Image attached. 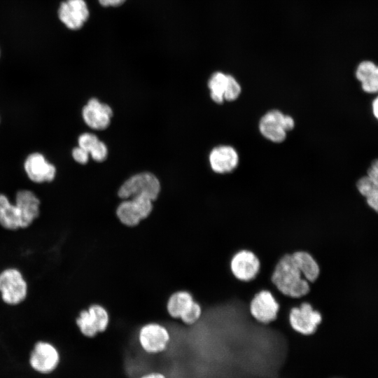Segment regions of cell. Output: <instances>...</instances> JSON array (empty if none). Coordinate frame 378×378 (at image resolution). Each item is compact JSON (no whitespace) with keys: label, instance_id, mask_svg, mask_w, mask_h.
<instances>
[{"label":"cell","instance_id":"603a6c76","mask_svg":"<svg viewBox=\"0 0 378 378\" xmlns=\"http://www.w3.org/2000/svg\"><path fill=\"white\" fill-rule=\"evenodd\" d=\"M202 309L200 303L195 301L191 307L180 317L186 325H194L201 318Z\"/></svg>","mask_w":378,"mask_h":378},{"label":"cell","instance_id":"cb8c5ba5","mask_svg":"<svg viewBox=\"0 0 378 378\" xmlns=\"http://www.w3.org/2000/svg\"><path fill=\"white\" fill-rule=\"evenodd\" d=\"M360 87L367 94H378V66L360 83Z\"/></svg>","mask_w":378,"mask_h":378},{"label":"cell","instance_id":"ac0fdd59","mask_svg":"<svg viewBox=\"0 0 378 378\" xmlns=\"http://www.w3.org/2000/svg\"><path fill=\"white\" fill-rule=\"evenodd\" d=\"M0 226L8 231L22 230V216L19 207L2 193H0Z\"/></svg>","mask_w":378,"mask_h":378},{"label":"cell","instance_id":"83f0119b","mask_svg":"<svg viewBox=\"0 0 378 378\" xmlns=\"http://www.w3.org/2000/svg\"><path fill=\"white\" fill-rule=\"evenodd\" d=\"M89 153L80 147L74 148L72 156L75 161L80 164H85L88 161Z\"/></svg>","mask_w":378,"mask_h":378},{"label":"cell","instance_id":"8992f818","mask_svg":"<svg viewBox=\"0 0 378 378\" xmlns=\"http://www.w3.org/2000/svg\"><path fill=\"white\" fill-rule=\"evenodd\" d=\"M321 321V313L307 302L292 307L289 313V323L292 329L302 335H313Z\"/></svg>","mask_w":378,"mask_h":378},{"label":"cell","instance_id":"5bb4252c","mask_svg":"<svg viewBox=\"0 0 378 378\" xmlns=\"http://www.w3.org/2000/svg\"><path fill=\"white\" fill-rule=\"evenodd\" d=\"M356 186L368 205L378 214V158L371 162L367 174L360 178Z\"/></svg>","mask_w":378,"mask_h":378},{"label":"cell","instance_id":"3957f363","mask_svg":"<svg viewBox=\"0 0 378 378\" xmlns=\"http://www.w3.org/2000/svg\"><path fill=\"white\" fill-rule=\"evenodd\" d=\"M160 191V183L157 177L151 173L144 172L127 179L119 188L118 196L127 200L144 195L154 201Z\"/></svg>","mask_w":378,"mask_h":378},{"label":"cell","instance_id":"4fadbf2b","mask_svg":"<svg viewBox=\"0 0 378 378\" xmlns=\"http://www.w3.org/2000/svg\"><path fill=\"white\" fill-rule=\"evenodd\" d=\"M14 202L21 212L22 230L29 228L40 216L39 198L29 190H20L17 192Z\"/></svg>","mask_w":378,"mask_h":378},{"label":"cell","instance_id":"277c9868","mask_svg":"<svg viewBox=\"0 0 378 378\" xmlns=\"http://www.w3.org/2000/svg\"><path fill=\"white\" fill-rule=\"evenodd\" d=\"M153 200L144 195L127 199L118 206L116 214L125 225L133 227L147 218L153 209Z\"/></svg>","mask_w":378,"mask_h":378},{"label":"cell","instance_id":"f546056e","mask_svg":"<svg viewBox=\"0 0 378 378\" xmlns=\"http://www.w3.org/2000/svg\"><path fill=\"white\" fill-rule=\"evenodd\" d=\"M371 109L373 116L378 121V94L372 101Z\"/></svg>","mask_w":378,"mask_h":378},{"label":"cell","instance_id":"4dcf8cb0","mask_svg":"<svg viewBox=\"0 0 378 378\" xmlns=\"http://www.w3.org/2000/svg\"><path fill=\"white\" fill-rule=\"evenodd\" d=\"M139 378H167V377L160 372H150L141 375Z\"/></svg>","mask_w":378,"mask_h":378},{"label":"cell","instance_id":"f1b7e54d","mask_svg":"<svg viewBox=\"0 0 378 378\" xmlns=\"http://www.w3.org/2000/svg\"><path fill=\"white\" fill-rule=\"evenodd\" d=\"M295 126V122L292 117L285 115L284 127L286 132L290 131L293 129Z\"/></svg>","mask_w":378,"mask_h":378},{"label":"cell","instance_id":"d6a6232c","mask_svg":"<svg viewBox=\"0 0 378 378\" xmlns=\"http://www.w3.org/2000/svg\"><path fill=\"white\" fill-rule=\"evenodd\" d=\"M335 378H337V377H335Z\"/></svg>","mask_w":378,"mask_h":378},{"label":"cell","instance_id":"ba28073f","mask_svg":"<svg viewBox=\"0 0 378 378\" xmlns=\"http://www.w3.org/2000/svg\"><path fill=\"white\" fill-rule=\"evenodd\" d=\"M59 361L60 355L57 349L47 341L36 342L29 356L30 366L41 374L53 372L57 368Z\"/></svg>","mask_w":378,"mask_h":378},{"label":"cell","instance_id":"7402d4cb","mask_svg":"<svg viewBox=\"0 0 378 378\" xmlns=\"http://www.w3.org/2000/svg\"><path fill=\"white\" fill-rule=\"evenodd\" d=\"M241 88L236 78L227 74V80L224 91V99L227 101L236 100L241 94Z\"/></svg>","mask_w":378,"mask_h":378},{"label":"cell","instance_id":"9c48e42d","mask_svg":"<svg viewBox=\"0 0 378 378\" xmlns=\"http://www.w3.org/2000/svg\"><path fill=\"white\" fill-rule=\"evenodd\" d=\"M279 304L273 294L267 290H262L252 298L249 311L251 316L259 323L267 324L276 318Z\"/></svg>","mask_w":378,"mask_h":378},{"label":"cell","instance_id":"2e32d148","mask_svg":"<svg viewBox=\"0 0 378 378\" xmlns=\"http://www.w3.org/2000/svg\"><path fill=\"white\" fill-rule=\"evenodd\" d=\"M285 115L278 110L267 112L259 122V130L267 139L274 143H281L286 137L284 127Z\"/></svg>","mask_w":378,"mask_h":378},{"label":"cell","instance_id":"9a60e30c","mask_svg":"<svg viewBox=\"0 0 378 378\" xmlns=\"http://www.w3.org/2000/svg\"><path fill=\"white\" fill-rule=\"evenodd\" d=\"M82 114L85 122L90 127L104 130L109 125L113 112L109 106L93 98L83 107Z\"/></svg>","mask_w":378,"mask_h":378},{"label":"cell","instance_id":"836d02e7","mask_svg":"<svg viewBox=\"0 0 378 378\" xmlns=\"http://www.w3.org/2000/svg\"><path fill=\"white\" fill-rule=\"evenodd\" d=\"M0 54H1V52H0Z\"/></svg>","mask_w":378,"mask_h":378},{"label":"cell","instance_id":"e0dca14e","mask_svg":"<svg viewBox=\"0 0 378 378\" xmlns=\"http://www.w3.org/2000/svg\"><path fill=\"white\" fill-rule=\"evenodd\" d=\"M209 159L212 170L218 174L230 173L239 163L237 152L230 146L215 147L211 151Z\"/></svg>","mask_w":378,"mask_h":378},{"label":"cell","instance_id":"4316f807","mask_svg":"<svg viewBox=\"0 0 378 378\" xmlns=\"http://www.w3.org/2000/svg\"><path fill=\"white\" fill-rule=\"evenodd\" d=\"M90 153L94 160L102 162L107 157L106 146L102 141H99L90 150Z\"/></svg>","mask_w":378,"mask_h":378},{"label":"cell","instance_id":"1f68e13d","mask_svg":"<svg viewBox=\"0 0 378 378\" xmlns=\"http://www.w3.org/2000/svg\"><path fill=\"white\" fill-rule=\"evenodd\" d=\"M99 1L104 6H115L122 4L125 0H99Z\"/></svg>","mask_w":378,"mask_h":378},{"label":"cell","instance_id":"7a4b0ae2","mask_svg":"<svg viewBox=\"0 0 378 378\" xmlns=\"http://www.w3.org/2000/svg\"><path fill=\"white\" fill-rule=\"evenodd\" d=\"M28 295V282L19 268L8 267L0 271V298L5 304L20 305L26 300Z\"/></svg>","mask_w":378,"mask_h":378},{"label":"cell","instance_id":"7c38bea8","mask_svg":"<svg viewBox=\"0 0 378 378\" xmlns=\"http://www.w3.org/2000/svg\"><path fill=\"white\" fill-rule=\"evenodd\" d=\"M89 10L84 0H66L58 9L61 22L70 29H78L87 20Z\"/></svg>","mask_w":378,"mask_h":378},{"label":"cell","instance_id":"6da1fadb","mask_svg":"<svg viewBox=\"0 0 378 378\" xmlns=\"http://www.w3.org/2000/svg\"><path fill=\"white\" fill-rule=\"evenodd\" d=\"M271 280L281 293L290 298H301L309 290V281L303 277L290 254L284 255L279 260Z\"/></svg>","mask_w":378,"mask_h":378},{"label":"cell","instance_id":"ffe728a7","mask_svg":"<svg viewBox=\"0 0 378 378\" xmlns=\"http://www.w3.org/2000/svg\"><path fill=\"white\" fill-rule=\"evenodd\" d=\"M191 293L186 290H180L174 293L169 298L167 304L168 314L175 318L180 317L191 307L195 302Z\"/></svg>","mask_w":378,"mask_h":378},{"label":"cell","instance_id":"44dd1931","mask_svg":"<svg viewBox=\"0 0 378 378\" xmlns=\"http://www.w3.org/2000/svg\"><path fill=\"white\" fill-rule=\"evenodd\" d=\"M227 80V74L221 71L214 73L208 81V87L212 100L217 104H222L224 99V91Z\"/></svg>","mask_w":378,"mask_h":378},{"label":"cell","instance_id":"52a82bcc","mask_svg":"<svg viewBox=\"0 0 378 378\" xmlns=\"http://www.w3.org/2000/svg\"><path fill=\"white\" fill-rule=\"evenodd\" d=\"M109 316L106 309L99 304L91 305L81 311L76 318V323L83 335L92 338L99 332L106 330Z\"/></svg>","mask_w":378,"mask_h":378},{"label":"cell","instance_id":"5b68a950","mask_svg":"<svg viewBox=\"0 0 378 378\" xmlns=\"http://www.w3.org/2000/svg\"><path fill=\"white\" fill-rule=\"evenodd\" d=\"M138 340L144 351L148 354H158L167 349L170 334L164 326L149 323L139 330Z\"/></svg>","mask_w":378,"mask_h":378},{"label":"cell","instance_id":"484cf974","mask_svg":"<svg viewBox=\"0 0 378 378\" xmlns=\"http://www.w3.org/2000/svg\"><path fill=\"white\" fill-rule=\"evenodd\" d=\"M99 141L94 134L84 133L78 137V146L90 153V150Z\"/></svg>","mask_w":378,"mask_h":378},{"label":"cell","instance_id":"30bf717a","mask_svg":"<svg viewBox=\"0 0 378 378\" xmlns=\"http://www.w3.org/2000/svg\"><path fill=\"white\" fill-rule=\"evenodd\" d=\"M260 265L257 255L248 250L238 251L230 261L232 274L241 281H250L255 279L259 272Z\"/></svg>","mask_w":378,"mask_h":378},{"label":"cell","instance_id":"d6986e66","mask_svg":"<svg viewBox=\"0 0 378 378\" xmlns=\"http://www.w3.org/2000/svg\"><path fill=\"white\" fill-rule=\"evenodd\" d=\"M292 260L301 272L303 277L309 281L314 282L318 276L320 268L314 258L308 252L298 251L293 253Z\"/></svg>","mask_w":378,"mask_h":378},{"label":"cell","instance_id":"8fae6325","mask_svg":"<svg viewBox=\"0 0 378 378\" xmlns=\"http://www.w3.org/2000/svg\"><path fill=\"white\" fill-rule=\"evenodd\" d=\"M24 169L29 178L37 183L50 182L56 174L55 167L40 153L29 155L24 160Z\"/></svg>","mask_w":378,"mask_h":378},{"label":"cell","instance_id":"d4e9b609","mask_svg":"<svg viewBox=\"0 0 378 378\" xmlns=\"http://www.w3.org/2000/svg\"><path fill=\"white\" fill-rule=\"evenodd\" d=\"M377 64L370 60H364L358 64L356 69L355 76L356 79L361 83L377 67Z\"/></svg>","mask_w":378,"mask_h":378}]
</instances>
